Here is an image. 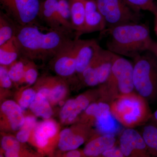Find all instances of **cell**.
Returning a JSON list of instances; mask_svg holds the SVG:
<instances>
[{"label": "cell", "instance_id": "cell-15", "mask_svg": "<svg viewBox=\"0 0 157 157\" xmlns=\"http://www.w3.org/2000/svg\"><path fill=\"white\" fill-rule=\"evenodd\" d=\"M71 24L75 32V38L79 35L84 26L86 17L85 0H69Z\"/></svg>", "mask_w": 157, "mask_h": 157}, {"label": "cell", "instance_id": "cell-6", "mask_svg": "<svg viewBox=\"0 0 157 157\" xmlns=\"http://www.w3.org/2000/svg\"><path fill=\"white\" fill-rule=\"evenodd\" d=\"M98 10L104 17L107 29L129 23H140V11L124 0H96Z\"/></svg>", "mask_w": 157, "mask_h": 157}, {"label": "cell", "instance_id": "cell-12", "mask_svg": "<svg viewBox=\"0 0 157 157\" xmlns=\"http://www.w3.org/2000/svg\"><path fill=\"white\" fill-rule=\"evenodd\" d=\"M116 144L115 135L101 134L86 145L83 153L86 156L98 157L102 155L104 151L114 146Z\"/></svg>", "mask_w": 157, "mask_h": 157}, {"label": "cell", "instance_id": "cell-24", "mask_svg": "<svg viewBox=\"0 0 157 157\" xmlns=\"http://www.w3.org/2000/svg\"><path fill=\"white\" fill-rule=\"evenodd\" d=\"M126 2L139 11L152 12L156 8L155 0H124Z\"/></svg>", "mask_w": 157, "mask_h": 157}, {"label": "cell", "instance_id": "cell-10", "mask_svg": "<svg viewBox=\"0 0 157 157\" xmlns=\"http://www.w3.org/2000/svg\"><path fill=\"white\" fill-rule=\"evenodd\" d=\"M39 17L52 28L70 34L74 31L72 24L62 17L59 11L57 0H45L41 3Z\"/></svg>", "mask_w": 157, "mask_h": 157}, {"label": "cell", "instance_id": "cell-21", "mask_svg": "<svg viewBox=\"0 0 157 157\" xmlns=\"http://www.w3.org/2000/svg\"><path fill=\"white\" fill-rule=\"evenodd\" d=\"M20 54L14 37L6 43L0 45V63L8 66L13 63Z\"/></svg>", "mask_w": 157, "mask_h": 157}, {"label": "cell", "instance_id": "cell-34", "mask_svg": "<svg viewBox=\"0 0 157 157\" xmlns=\"http://www.w3.org/2000/svg\"><path fill=\"white\" fill-rule=\"evenodd\" d=\"M36 125V118L33 116L27 117L25 118L24 124L21 128L31 131L32 129L35 128Z\"/></svg>", "mask_w": 157, "mask_h": 157}, {"label": "cell", "instance_id": "cell-38", "mask_svg": "<svg viewBox=\"0 0 157 157\" xmlns=\"http://www.w3.org/2000/svg\"><path fill=\"white\" fill-rule=\"evenodd\" d=\"M152 13L154 14L155 17V31L157 36V7L156 6L155 9Z\"/></svg>", "mask_w": 157, "mask_h": 157}, {"label": "cell", "instance_id": "cell-28", "mask_svg": "<svg viewBox=\"0 0 157 157\" xmlns=\"http://www.w3.org/2000/svg\"><path fill=\"white\" fill-rule=\"evenodd\" d=\"M36 93L32 89H29L24 91L19 100V106L21 109L25 110L30 107L36 97Z\"/></svg>", "mask_w": 157, "mask_h": 157}, {"label": "cell", "instance_id": "cell-11", "mask_svg": "<svg viewBox=\"0 0 157 157\" xmlns=\"http://www.w3.org/2000/svg\"><path fill=\"white\" fill-rule=\"evenodd\" d=\"M56 57L54 69L62 76H71L76 72L74 39L71 40L59 50Z\"/></svg>", "mask_w": 157, "mask_h": 157}, {"label": "cell", "instance_id": "cell-2", "mask_svg": "<svg viewBox=\"0 0 157 157\" xmlns=\"http://www.w3.org/2000/svg\"><path fill=\"white\" fill-rule=\"evenodd\" d=\"M107 50L117 55L134 59L149 51L153 41L145 24L129 23L106 29Z\"/></svg>", "mask_w": 157, "mask_h": 157}, {"label": "cell", "instance_id": "cell-25", "mask_svg": "<svg viewBox=\"0 0 157 157\" xmlns=\"http://www.w3.org/2000/svg\"><path fill=\"white\" fill-rule=\"evenodd\" d=\"M109 109H110L109 104L104 102H99L90 104L85 111L86 115L94 117L95 120L102 113Z\"/></svg>", "mask_w": 157, "mask_h": 157}, {"label": "cell", "instance_id": "cell-43", "mask_svg": "<svg viewBox=\"0 0 157 157\" xmlns=\"http://www.w3.org/2000/svg\"><path fill=\"white\" fill-rule=\"evenodd\" d=\"M57 1H59V0H57Z\"/></svg>", "mask_w": 157, "mask_h": 157}, {"label": "cell", "instance_id": "cell-31", "mask_svg": "<svg viewBox=\"0 0 157 157\" xmlns=\"http://www.w3.org/2000/svg\"><path fill=\"white\" fill-rule=\"evenodd\" d=\"M0 80L1 85L3 87L9 88L11 85V79L9 75V70H7L5 66L0 67Z\"/></svg>", "mask_w": 157, "mask_h": 157}, {"label": "cell", "instance_id": "cell-29", "mask_svg": "<svg viewBox=\"0 0 157 157\" xmlns=\"http://www.w3.org/2000/svg\"><path fill=\"white\" fill-rule=\"evenodd\" d=\"M66 88L63 85L56 86L53 89L50 90L48 100L52 103H56L64 97L66 94Z\"/></svg>", "mask_w": 157, "mask_h": 157}, {"label": "cell", "instance_id": "cell-16", "mask_svg": "<svg viewBox=\"0 0 157 157\" xmlns=\"http://www.w3.org/2000/svg\"><path fill=\"white\" fill-rule=\"evenodd\" d=\"M96 128L100 134L115 135L121 130V124L114 117L110 109L106 110L95 119Z\"/></svg>", "mask_w": 157, "mask_h": 157}, {"label": "cell", "instance_id": "cell-7", "mask_svg": "<svg viewBox=\"0 0 157 157\" xmlns=\"http://www.w3.org/2000/svg\"><path fill=\"white\" fill-rule=\"evenodd\" d=\"M2 12L19 26L36 22L41 3L39 0H0Z\"/></svg>", "mask_w": 157, "mask_h": 157}, {"label": "cell", "instance_id": "cell-20", "mask_svg": "<svg viewBox=\"0 0 157 157\" xmlns=\"http://www.w3.org/2000/svg\"><path fill=\"white\" fill-rule=\"evenodd\" d=\"M15 22L4 12L0 14V45L15 36L17 27Z\"/></svg>", "mask_w": 157, "mask_h": 157}, {"label": "cell", "instance_id": "cell-26", "mask_svg": "<svg viewBox=\"0 0 157 157\" xmlns=\"http://www.w3.org/2000/svg\"><path fill=\"white\" fill-rule=\"evenodd\" d=\"M26 68V67L22 62L14 63L9 70V75L11 80L16 82L23 78Z\"/></svg>", "mask_w": 157, "mask_h": 157}, {"label": "cell", "instance_id": "cell-19", "mask_svg": "<svg viewBox=\"0 0 157 157\" xmlns=\"http://www.w3.org/2000/svg\"><path fill=\"white\" fill-rule=\"evenodd\" d=\"M32 112L36 116L48 119L52 115V109L47 98L41 93L36 94V97L29 107Z\"/></svg>", "mask_w": 157, "mask_h": 157}, {"label": "cell", "instance_id": "cell-8", "mask_svg": "<svg viewBox=\"0 0 157 157\" xmlns=\"http://www.w3.org/2000/svg\"><path fill=\"white\" fill-rule=\"evenodd\" d=\"M119 146L124 157H150L142 135L135 128L124 130L119 139Z\"/></svg>", "mask_w": 157, "mask_h": 157}, {"label": "cell", "instance_id": "cell-13", "mask_svg": "<svg viewBox=\"0 0 157 157\" xmlns=\"http://www.w3.org/2000/svg\"><path fill=\"white\" fill-rule=\"evenodd\" d=\"M84 26L79 35L90 33L96 32H104L107 29L106 21L98 10V7L86 9Z\"/></svg>", "mask_w": 157, "mask_h": 157}, {"label": "cell", "instance_id": "cell-23", "mask_svg": "<svg viewBox=\"0 0 157 157\" xmlns=\"http://www.w3.org/2000/svg\"><path fill=\"white\" fill-rule=\"evenodd\" d=\"M78 114L76 111L75 99H71L66 102L63 107L60 117L62 122L71 123L77 117Z\"/></svg>", "mask_w": 157, "mask_h": 157}, {"label": "cell", "instance_id": "cell-42", "mask_svg": "<svg viewBox=\"0 0 157 157\" xmlns=\"http://www.w3.org/2000/svg\"><path fill=\"white\" fill-rule=\"evenodd\" d=\"M156 7H157V5H156Z\"/></svg>", "mask_w": 157, "mask_h": 157}, {"label": "cell", "instance_id": "cell-36", "mask_svg": "<svg viewBox=\"0 0 157 157\" xmlns=\"http://www.w3.org/2000/svg\"><path fill=\"white\" fill-rule=\"evenodd\" d=\"M81 152L76 149L70 151L67 154V156L69 157H78L81 156Z\"/></svg>", "mask_w": 157, "mask_h": 157}, {"label": "cell", "instance_id": "cell-37", "mask_svg": "<svg viewBox=\"0 0 157 157\" xmlns=\"http://www.w3.org/2000/svg\"><path fill=\"white\" fill-rule=\"evenodd\" d=\"M149 51L151 52L155 57L157 59V42H155L153 41L150 47Z\"/></svg>", "mask_w": 157, "mask_h": 157}, {"label": "cell", "instance_id": "cell-40", "mask_svg": "<svg viewBox=\"0 0 157 157\" xmlns=\"http://www.w3.org/2000/svg\"><path fill=\"white\" fill-rule=\"evenodd\" d=\"M5 155H6V156L7 157H18V152L14 151H6Z\"/></svg>", "mask_w": 157, "mask_h": 157}, {"label": "cell", "instance_id": "cell-14", "mask_svg": "<svg viewBox=\"0 0 157 157\" xmlns=\"http://www.w3.org/2000/svg\"><path fill=\"white\" fill-rule=\"evenodd\" d=\"M1 108L3 113L8 117L12 130L17 131L22 128L25 118L19 105L14 101H8L2 104Z\"/></svg>", "mask_w": 157, "mask_h": 157}, {"label": "cell", "instance_id": "cell-32", "mask_svg": "<svg viewBox=\"0 0 157 157\" xmlns=\"http://www.w3.org/2000/svg\"><path fill=\"white\" fill-rule=\"evenodd\" d=\"M38 73L36 69L31 67H26L24 79L29 84H33L36 80Z\"/></svg>", "mask_w": 157, "mask_h": 157}, {"label": "cell", "instance_id": "cell-27", "mask_svg": "<svg viewBox=\"0 0 157 157\" xmlns=\"http://www.w3.org/2000/svg\"><path fill=\"white\" fill-rule=\"evenodd\" d=\"M17 138L12 136H5L2 140L1 144L3 149L6 151L19 152L20 145Z\"/></svg>", "mask_w": 157, "mask_h": 157}, {"label": "cell", "instance_id": "cell-22", "mask_svg": "<svg viewBox=\"0 0 157 157\" xmlns=\"http://www.w3.org/2000/svg\"><path fill=\"white\" fill-rule=\"evenodd\" d=\"M141 134L151 155L157 157V124L152 121L145 125Z\"/></svg>", "mask_w": 157, "mask_h": 157}, {"label": "cell", "instance_id": "cell-1", "mask_svg": "<svg viewBox=\"0 0 157 157\" xmlns=\"http://www.w3.org/2000/svg\"><path fill=\"white\" fill-rule=\"evenodd\" d=\"M70 33L36 22L17 27L14 36L20 54L31 59L54 56L72 40Z\"/></svg>", "mask_w": 157, "mask_h": 157}, {"label": "cell", "instance_id": "cell-5", "mask_svg": "<svg viewBox=\"0 0 157 157\" xmlns=\"http://www.w3.org/2000/svg\"><path fill=\"white\" fill-rule=\"evenodd\" d=\"M133 63L117 55L106 84L107 97L111 101L119 95L128 94L135 89L133 80Z\"/></svg>", "mask_w": 157, "mask_h": 157}, {"label": "cell", "instance_id": "cell-30", "mask_svg": "<svg viewBox=\"0 0 157 157\" xmlns=\"http://www.w3.org/2000/svg\"><path fill=\"white\" fill-rule=\"evenodd\" d=\"M58 1L59 11L62 17L66 21L71 24V13L69 1L67 0H59Z\"/></svg>", "mask_w": 157, "mask_h": 157}, {"label": "cell", "instance_id": "cell-39", "mask_svg": "<svg viewBox=\"0 0 157 157\" xmlns=\"http://www.w3.org/2000/svg\"><path fill=\"white\" fill-rule=\"evenodd\" d=\"M50 90L46 88H44L39 90V92L41 93L43 95L45 96V98H47L48 99V96H49V94H50Z\"/></svg>", "mask_w": 157, "mask_h": 157}, {"label": "cell", "instance_id": "cell-4", "mask_svg": "<svg viewBox=\"0 0 157 157\" xmlns=\"http://www.w3.org/2000/svg\"><path fill=\"white\" fill-rule=\"evenodd\" d=\"M133 80L137 94L147 101L157 97V59L147 51L133 59Z\"/></svg>", "mask_w": 157, "mask_h": 157}, {"label": "cell", "instance_id": "cell-9", "mask_svg": "<svg viewBox=\"0 0 157 157\" xmlns=\"http://www.w3.org/2000/svg\"><path fill=\"white\" fill-rule=\"evenodd\" d=\"M74 41L76 72L81 74L102 48L94 39H81L75 38Z\"/></svg>", "mask_w": 157, "mask_h": 157}, {"label": "cell", "instance_id": "cell-17", "mask_svg": "<svg viewBox=\"0 0 157 157\" xmlns=\"http://www.w3.org/2000/svg\"><path fill=\"white\" fill-rule=\"evenodd\" d=\"M35 128V140L37 145L41 147L47 145L48 139L55 135L57 131L56 124L52 120H46L40 123Z\"/></svg>", "mask_w": 157, "mask_h": 157}, {"label": "cell", "instance_id": "cell-18", "mask_svg": "<svg viewBox=\"0 0 157 157\" xmlns=\"http://www.w3.org/2000/svg\"><path fill=\"white\" fill-rule=\"evenodd\" d=\"M59 148L62 151L76 149L84 143V137L74 134L70 129H65L60 133Z\"/></svg>", "mask_w": 157, "mask_h": 157}, {"label": "cell", "instance_id": "cell-33", "mask_svg": "<svg viewBox=\"0 0 157 157\" xmlns=\"http://www.w3.org/2000/svg\"><path fill=\"white\" fill-rule=\"evenodd\" d=\"M104 157H124V156L121 150L120 146L114 145L111 148L104 151L102 155Z\"/></svg>", "mask_w": 157, "mask_h": 157}, {"label": "cell", "instance_id": "cell-3", "mask_svg": "<svg viewBox=\"0 0 157 157\" xmlns=\"http://www.w3.org/2000/svg\"><path fill=\"white\" fill-rule=\"evenodd\" d=\"M109 105L113 115L126 128L145 124L152 116L147 100L134 92L119 95Z\"/></svg>", "mask_w": 157, "mask_h": 157}, {"label": "cell", "instance_id": "cell-35", "mask_svg": "<svg viewBox=\"0 0 157 157\" xmlns=\"http://www.w3.org/2000/svg\"><path fill=\"white\" fill-rule=\"evenodd\" d=\"M30 132V131L28 130L22 129L21 131L17 133L16 135V138L20 142L25 143L28 140L29 137Z\"/></svg>", "mask_w": 157, "mask_h": 157}, {"label": "cell", "instance_id": "cell-41", "mask_svg": "<svg viewBox=\"0 0 157 157\" xmlns=\"http://www.w3.org/2000/svg\"><path fill=\"white\" fill-rule=\"evenodd\" d=\"M151 120L152 121L157 124V109L155 111L154 113H153Z\"/></svg>", "mask_w": 157, "mask_h": 157}]
</instances>
